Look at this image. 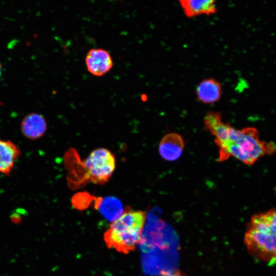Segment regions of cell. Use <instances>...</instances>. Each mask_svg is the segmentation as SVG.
<instances>
[{"label":"cell","mask_w":276,"mask_h":276,"mask_svg":"<svg viewBox=\"0 0 276 276\" xmlns=\"http://www.w3.org/2000/svg\"><path fill=\"white\" fill-rule=\"evenodd\" d=\"M219 162L232 156L247 165H252L266 154L274 152L275 145L260 140L258 130L253 127L236 129L228 124L223 140L216 144Z\"/></svg>","instance_id":"6da1fadb"},{"label":"cell","mask_w":276,"mask_h":276,"mask_svg":"<svg viewBox=\"0 0 276 276\" xmlns=\"http://www.w3.org/2000/svg\"><path fill=\"white\" fill-rule=\"evenodd\" d=\"M244 243L255 258L269 265L276 264V208L252 216Z\"/></svg>","instance_id":"7a4b0ae2"},{"label":"cell","mask_w":276,"mask_h":276,"mask_svg":"<svg viewBox=\"0 0 276 276\" xmlns=\"http://www.w3.org/2000/svg\"><path fill=\"white\" fill-rule=\"evenodd\" d=\"M146 214L140 211H127L112 222L104 235L109 248L127 254L133 250L142 239Z\"/></svg>","instance_id":"3957f363"},{"label":"cell","mask_w":276,"mask_h":276,"mask_svg":"<svg viewBox=\"0 0 276 276\" xmlns=\"http://www.w3.org/2000/svg\"><path fill=\"white\" fill-rule=\"evenodd\" d=\"M84 164L90 180L95 183L103 184L114 172L116 159L110 151L101 148L91 152Z\"/></svg>","instance_id":"277c9868"},{"label":"cell","mask_w":276,"mask_h":276,"mask_svg":"<svg viewBox=\"0 0 276 276\" xmlns=\"http://www.w3.org/2000/svg\"><path fill=\"white\" fill-rule=\"evenodd\" d=\"M85 61L87 71L97 77L106 74L111 70L113 64L110 53L101 48H94L89 50Z\"/></svg>","instance_id":"5b68a950"},{"label":"cell","mask_w":276,"mask_h":276,"mask_svg":"<svg viewBox=\"0 0 276 276\" xmlns=\"http://www.w3.org/2000/svg\"><path fill=\"white\" fill-rule=\"evenodd\" d=\"M184 147V141L180 134L170 133L165 135L160 140L158 151L164 159L173 162L181 156Z\"/></svg>","instance_id":"8992f818"},{"label":"cell","mask_w":276,"mask_h":276,"mask_svg":"<svg viewBox=\"0 0 276 276\" xmlns=\"http://www.w3.org/2000/svg\"><path fill=\"white\" fill-rule=\"evenodd\" d=\"M47 130V123L41 114L31 112L26 115L20 123V131L22 135L30 140L41 137Z\"/></svg>","instance_id":"52a82bcc"},{"label":"cell","mask_w":276,"mask_h":276,"mask_svg":"<svg viewBox=\"0 0 276 276\" xmlns=\"http://www.w3.org/2000/svg\"><path fill=\"white\" fill-rule=\"evenodd\" d=\"M218 0H178L183 14L188 18L216 13Z\"/></svg>","instance_id":"ba28073f"},{"label":"cell","mask_w":276,"mask_h":276,"mask_svg":"<svg viewBox=\"0 0 276 276\" xmlns=\"http://www.w3.org/2000/svg\"><path fill=\"white\" fill-rule=\"evenodd\" d=\"M20 155L18 145L12 141L0 139V173L9 175Z\"/></svg>","instance_id":"9c48e42d"},{"label":"cell","mask_w":276,"mask_h":276,"mask_svg":"<svg viewBox=\"0 0 276 276\" xmlns=\"http://www.w3.org/2000/svg\"><path fill=\"white\" fill-rule=\"evenodd\" d=\"M196 95L197 100L203 104H214L221 97V85L213 78L204 79L197 85Z\"/></svg>","instance_id":"30bf717a"},{"label":"cell","mask_w":276,"mask_h":276,"mask_svg":"<svg viewBox=\"0 0 276 276\" xmlns=\"http://www.w3.org/2000/svg\"><path fill=\"white\" fill-rule=\"evenodd\" d=\"M99 210L101 214L108 221L113 222L123 213L121 201L114 197H107L100 203Z\"/></svg>","instance_id":"8fae6325"},{"label":"cell","mask_w":276,"mask_h":276,"mask_svg":"<svg viewBox=\"0 0 276 276\" xmlns=\"http://www.w3.org/2000/svg\"><path fill=\"white\" fill-rule=\"evenodd\" d=\"M162 276H184L179 271H175V272H169V271H164L162 272Z\"/></svg>","instance_id":"7c38bea8"},{"label":"cell","mask_w":276,"mask_h":276,"mask_svg":"<svg viewBox=\"0 0 276 276\" xmlns=\"http://www.w3.org/2000/svg\"><path fill=\"white\" fill-rule=\"evenodd\" d=\"M2 64L0 63V79L2 76Z\"/></svg>","instance_id":"4fadbf2b"}]
</instances>
